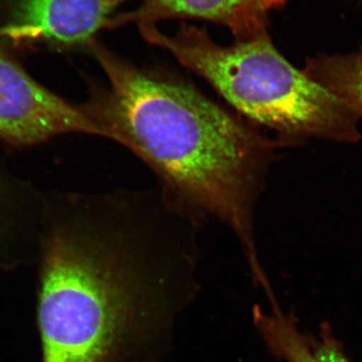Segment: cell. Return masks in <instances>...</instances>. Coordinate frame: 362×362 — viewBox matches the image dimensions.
<instances>
[{
    "label": "cell",
    "mask_w": 362,
    "mask_h": 362,
    "mask_svg": "<svg viewBox=\"0 0 362 362\" xmlns=\"http://www.w3.org/2000/svg\"><path fill=\"white\" fill-rule=\"evenodd\" d=\"M206 218L157 185L45 192L42 362H159L197 293Z\"/></svg>",
    "instance_id": "1"
},
{
    "label": "cell",
    "mask_w": 362,
    "mask_h": 362,
    "mask_svg": "<svg viewBox=\"0 0 362 362\" xmlns=\"http://www.w3.org/2000/svg\"><path fill=\"white\" fill-rule=\"evenodd\" d=\"M88 54L105 76H86L82 102L100 137L130 150L176 201L228 226L265 286L255 213L284 147L168 66H137L98 39Z\"/></svg>",
    "instance_id": "2"
},
{
    "label": "cell",
    "mask_w": 362,
    "mask_h": 362,
    "mask_svg": "<svg viewBox=\"0 0 362 362\" xmlns=\"http://www.w3.org/2000/svg\"><path fill=\"white\" fill-rule=\"evenodd\" d=\"M138 30L148 44L204 78L235 113L273 131L283 147L313 138L342 143L362 138L361 117L288 62L268 32L223 45L206 28L185 23L175 35H165L156 25H139Z\"/></svg>",
    "instance_id": "3"
},
{
    "label": "cell",
    "mask_w": 362,
    "mask_h": 362,
    "mask_svg": "<svg viewBox=\"0 0 362 362\" xmlns=\"http://www.w3.org/2000/svg\"><path fill=\"white\" fill-rule=\"evenodd\" d=\"M70 134L100 137L82 102L71 103L40 84L16 51L0 42V141L26 149Z\"/></svg>",
    "instance_id": "4"
},
{
    "label": "cell",
    "mask_w": 362,
    "mask_h": 362,
    "mask_svg": "<svg viewBox=\"0 0 362 362\" xmlns=\"http://www.w3.org/2000/svg\"><path fill=\"white\" fill-rule=\"evenodd\" d=\"M127 0H0V42L14 51L42 47L89 52Z\"/></svg>",
    "instance_id": "5"
},
{
    "label": "cell",
    "mask_w": 362,
    "mask_h": 362,
    "mask_svg": "<svg viewBox=\"0 0 362 362\" xmlns=\"http://www.w3.org/2000/svg\"><path fill=\"white\" fill-rule=\"evenodd\" d=\"M197 20L223 25L235 40H246L262 33L247 18V0H141L134 11L114 16L107 30L130 23L156 25L164 20Z\"/></svg>",
    "instance_id": "6"
},
{
    "label": "cell",
    "mask_w": 362,
    "mask_h": 362,
    "mask_svg": "<svg viewBox=\"0 0 362 362\" xmlns=\"http://www.w3.org/2000/svg\"><path fill=\"white\" fill-rule=\"evenodd\" d=\"M254 322L272 354L286 362H349L338 343L328 334L316 339L299 331L291 316L278 305L265 314L254 308Z\"/></svg>",
    "instance_id": "7"
},
{
    "label": "cell",
    "mask_w": 362,
    "mask_h": 362,
    "mask_svg": "<svg viewBox=\"0 0 362 362\" xmlns=\"http://www.w3.org/2000/svg\"><path fill=\"white\" fill-rule=\"evenodd\" d=\"M45 192L0 165V247L42 228Z\"/></svg>",
    "instance_id": "8"
},
{
    "label": "cell",
    "mask_w": 362,
    "mask_h": 362,
    "mask_svg": "<svg viewBox=\"0 0 362 362\" xmlns=\"http://www.w3.org/2000/svg\"><path fill=\"white\" fill-rule=\"evenodd\" d=\"M304 73L344 102L362 119V49L307 59Z\"/></svg>",
    "instance_id": "9"
},
{
    "label": "cell",
    "mask_w": 362,
    "mask_h": 362,
    "mask_svg": "<svg viewBox=\"0 0 362 362\" xmlns=\"http://www.w3.org/2000/svg\"><path fill=\"white\" fill-rule=\"evenodd\" d=\"M288 0H247V18L255 30L259 33L268 32V14L273 9L280 8Z\"/></svg>",
    "instance_id": "10"
}]
</instances>
